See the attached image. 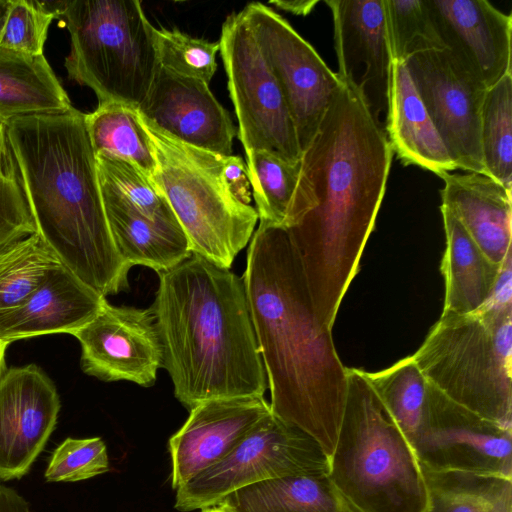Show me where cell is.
I'll list each match as a JSON object with an SVG mask.
<instances>
[{
    "instance_id": "cell-24",
    "label": "cell",
    "mask_w": 512,
    "mask_h": 512,
    "mask_svg": "<svg viewBox=\"0 0 512 512\" xmlns=\"http://www.w3.org/2000/svg\"><path fill=\"white\" fill-rule=\"evenodd\" d=\"M102 199L114 246L129 268L142 265L161 273L192 254L181 226L153 223L105 194Z\"/></svg>"
},
{
    "instance_id": "cell-18",
    "label": "cell",
    "mask_w": 512,
    "mask_h": 512,
    "mask_svg": "<svg viewBox=\"0 0 512 512\" xmlns=\"http://www.w3.org/2000/svg\"><path fill=\"white\" fill-rule=\"evenodd\" d=\"M271 412L264 396L209 400L190 409L168 442L172 488L225 458Z\"/></svg>"
},
{
    "instance_id": "cell-12",
    "label": "cell",
    "mask_w": 512,
    "mask_h": 512,
    "mask_svg": "<svg viewBox=\"0 0 512 512\" xmlns=\"http://www.w3.org/2000/svg\"><path fill=\"white\" fill-rule=\"evenodd\" d=\"M405 65L457 169L487 175L480 137L487 88L446 48L414 54Z\"/></svg>"
},
{
    "instance_id": "cell-34",
    "label": "cell",
    "mask_w": 512,
    "mask_h": 512,
    "mask_svg": "<svg viewBox=\"0 0 512 512\" xmlns=\"http://www.w3.org/2000/svg\"><path fill=\"white\" fill-rule=\"evenodd\" d=\"M392 60L405 63L414 54L443 49L425 0H384Z\"/></svg>"
},
{
    "instance_id": "cell-42",
    "label": "cell",
    "mask_w": 512,
    "mask_h": 512,
    "mask_svg": "<svg viewBox=\"0 0 512 512\" xmlns=\"http://www.w3.org/2000/svg\"><path fill=\"white\" fill-rule=\"evenodd\" d=\"M10 0H0V36L5 23L7 11L9 8Z\"/></svg>"
},
{
    "instance_id": "cell-37",
    "label": "cell",
    "mask_w": 512,
    "mask_h": 512,
    "mask_svg": "<svg viewBox=\"0 0 512 512\" xmlns=\"http://www.w3.org/2000/svg\"><path fill=\"white\" fill-rule=\"evenodd\" d=\"M55 12L48 2L11 1L0 36V47L28 55H42Z\"/></svg>"
},
{
    "instance_id": "cell-2",
    "label": "cell",
    "mask_w": 512,
    "mask_h": 512,
    "mask_svg": "<svg viewBox=\"0 0 512 512\" xmlns=\"http://www.w3.org/2000/svg\"><path fill=\"white\" fill-rule=\"evenodd\" d=\"M271 411L307 433L329 457L348 392L332 329L316 317L299 255L286 228L259 223L243 274Z\"/></svg>"
},
{
    "instance_id": "cell-26",
    "label": "cell",
    "mask_w": 512,
    "mask_h": 512,
    "mask_svg": "<svg viewBox=\"0 0 512 512\" xmlns=\"http://www.w3.org/2000/svg\"><path fill=\"white\" fill-rule=\"evenodd\" d=\"M245 163L261 223L289 229L314 207L301 161L289 163L265 151H251Z\"/></svg>"
},
{
    "instance_id": "cell-23",
    "label": "cell",
    "mask_w": 512,
    "mask_h": 512,
    "mask_svg": "<svg viewBox=\"0 0 512 512\" xmlns=\"http://www.w3.org/2000/svg\"><path fill=\"white\" fill-rule=\"evenodd\" d=\"M440 210L445 232L440 266L445 287L442 315L470 314L490 295L503 263L487 257L458 220L445 208Z\"/></svg>"
},
{
    "instance_id": "cell-15",
    "label": "cell",
    "mask_w": 512,
    "mask_h": 512,
    "mask_svg": "<svg viewBox=\"0 0 512 512\" xmlns=\"http://www.w3.org/2000/svg\"><path fill=\"white\" fill-rule=\"evenodd\" d=\"M60 410L54 383L34 364L0 378V479L28 473L52 434Z\"/></svg>"
},
{
    "instance_id": "cell-31",
    "label": "cell",
    "mask_w": 512,
    "mask_h": 512,
    "mask_svg": "<svg viewBox=\"0 0 512 512\" xmlns=\"http://www.w3.org/2000/svg\"><path fill=\"white\" fill-rule=\"evenodd\" d=\"M101 193L124 204L153 223L181 226L153 179L121 158L96 155Z\"/></svg>"
},
{
    "instance_id": "cell-9",
    "label": "cell",
    "mask_w": 512,
    "mask_h": 512,
    "mask_svg": "<svg viewBox=\"0 0 512 512\" xmlns=\"http://www.w3.org/2000/svg\"><path fill=\"white\" fill-rule=\"evenodd\" d=\"M327 472L328 457L317 441L271 412L225 458L179 487L174 506L204 510L252 484Z\"/></svg>"
},
{
    "instance_id": "cell-5",
    "label": "cell",
    "mask_w": 512,
    "mask_h": 512,
    "mask_svg": "<svg viewBox=\"0 0 512 512\" xmlns=\"http://www.w3.org/2000/svg\"><path fill=\"white\" fill-rule=\"evenodd\" d=\"M144 125L156 159L151 178L171 206L192 253L230 269L259 220L251 205L245 161L192 147Z\"/></svg>"
},
{
    "instance_id": "cell-41",
    "label": "cell",
    "mask_w": 512,
    "mask_h": 512,
    "mask_svg": "<svg viewBox=\"0 0 512 512\" xmlns=\"http://www.w3.org/2000/svg\"><path fill=\"white\" fill-rule=\"evenodd\" d=\"M9 342L0 339V378L4 374V372L7 370L6 363H5V354L6 350L9 346Z\"/></svg>"
},
{
    "instance_id": "cell-33",
    "label": "cell",
    "mask_w": 512,
    "mask_h": 512,
    "mask_svg": "<svg viewBox=\"0 0 512 512\" xmlns=\"http://www.w3.org/2000/svg\"><path fill=\"white\" fill-rule=\"evenodd\" d=\"M480 137L487 175L512 189V72L486 91Z\"/></svg>"
},
{
    "instance_id": "cell-6",
    "label": "cell",
    "mask_w": 512,
    "mask_h": 512,
    "mask_svg": "<svg viewBox=\"0 0 512 512\" xmlns=\"http://www.w3.org/2000/svg\"><path fill=\"white\" fill-rule=\"evenodd\" d=\"M348 392L328 476L360 512H425L428 495L411 444L362 369L347 367Z\"/></svg>"
},
{
    "instance_id": "cell-11",
    "label": "cell",
    "mask_w": 512,
    "mask_h": 512,
    "mask_svg": "<svg viewBox=\"0 0 512 512\" xmlns=\"http://www.w3.org/2000/svg\"><path fill=\"white\" fill-rule=\"evenodd\" d=\"M242 12L281 88L303 153L341 81L316 50L270 6L251 2Z\"/></svg>"
},
{
    "instance_id": "cell-38",
    "label": "cell",
    "mask_w": 512,
    "mask_h": 512,
    "mask_svg": "<svg viewBox=\"0 0 512 512\" xmlns=\"http://www.w3.org/2000/svg\"><path fill=\"white\" fill-rule=\"evenodd\" d=\"M109 468L107 447L100 437L67 438L53 451L44 476L49 482H76Z\"/></svg>"
},
{
    "instance_id": "cell-13",
    "label": "cell",
    "mask_w": 512,
    "mask_h": 512,
    "mask_svg": "<svg viewBox=\"0 0 512 512\" xmlns=\"http://www.w3.org/2000/svg\"><path fill=\"white\" fill-rule=\"evenodd\" d=\"M413 449L422 469L512 478V429L456 404L429 383Z\"/></svg>"
},
{
    "instance_id": "cell-3",
    "label": "cell",
    "mask_w": 512,
    "mask_h": 512,
    "mask_svg": "<svg viewBox=\"0 0 512 512\" xmlns=\"http://www.w3.org/2000/svg\"><path fill=\"white\" fill-rule=\"evenodd\" d=\"M85 115L73 107L4 124L36 233L65 268L107 297L128 288L130 268L110 234Z\"/></svg>"
},
{
    "instance_id": "cell-39",
    "label": "cell",
    "mask_w": 512,
    "mask_h": 512,
    "mask_svg": "<svg viewBox=\"0 0 512 512\" xmlns=\"http://www.w3.org/2000/svg\"><path fill=\"white\" fill-rule=\"evenodd\" d=\"M0 512H33L29 503L14 489L0 485Z\"/></svg>"
},
{
    "instance_id": "cell-28",
    "label": "cell",
    "mask_w": 512,
    "mask_h": 512,
    "mask_svg": "<svg viewBox=\"0 0 512 512\" xmlns=\"http://www.w3.org/2000/svg\"><path fill=\"white\" fill-rule=\"evenodd\" d=\"M422 471L428 495L425 512H512V478L462 471Z\"/></svg>"
},
{
    "instance_id": "cell-7",
    "label": "cell",
    "mask_w": 512,
    "mask_h": 512,
    "mask_svg": "<svg viewBox=\"0 0 512 512\" xmlns=\"http://www.w3.org/2000/svg\"><path fill=\"white\" fill-rule=\"evenodd\" d=\"M411 356L445 397L512 429V307L441 314Z\"/></svg>"
},
{
    "instance_id": "cell-36",
    "label": "cell",
    "mask_w": 512,
    "mask_h": 512,
    "mask_svg": "<svg viewBox=\"0 0 512 512\" xmlns=\"http://www.w3.org/2000/svg\"><path fill=\"white\" fill-rule=\"evenodd\" d=\"M36 233L4 122L0 121V247Z\"/></svg>"
},
{
    "instance_id": "cell-1",
    "label": "cell",
    "mask_w": 512,
    "mask_h": 512,
    "mask_svg": "<svg viewBox=\"0 0 512 512\" xmlns=\"http://www.w3.org/2000/svg\"><path fill=\"white\" fill-rule=\"evenodd\" d=\"M393 150L361 92L341 82L301 166L314 207L287 229L318 322L332 329L374 228Z\"/></svg>"
},
{
    "instance_id": "cell-17",
    "label": "cell",
    "mask_w": 512,
    "mask_h": 512,
    "mask_svg": "<svg viewBox=\"0 0 512 512\" xmlns=\"http://www.w3.org/2000/svg\"><path fill=\"white\" fill-rule=\"evenodd\" d=\"M144 123L192 147L232 155L237 130L209 84L158 67L138 108Z\"/></svg>"
},
{
    "instance_id": "cell-14",
    "label": "cell",
    "mask_w": 512,
    "mask_h": 512,
    "mask_svg": "<svg viewBox=\"0 0 512 512\" xmlns=\"http://www.w3.org/2000/svg\"><path fill=\"white\" fill-rule=\"evenodd\" d=\"M81 346V368L102 381H128L148 388L162 368L163 350L151 309L106 301L72 334Z\"/></svg>"
},
{
    "instance_id": "cell-4",
    "label": "cell",
    "mask_w": 512,
    "mask_h": 512,
    "mask_svg": "<svg viewBox=\"0 0 512 512\" xmlns=\"http://www.w3.org/2000/svg\"><path fill=\"white\" fill-rule=\"evenodd\" d=\"M159 274L150 307L174 395L187 409L268 388L242 277L192 253Z\"/></svg>"
},
{
    "instance_id": "cell-19",
    "label": "cell",
    "mask_w": 512,
    "mask_h": 512,
    "mask_svg": "<svg viewBox=\"0 0 512 512\" xmlns=\"http://www.w3.org/2000/svg\"><path fill=\"white\" fill-rule=\"evenodd\" d=\"M425 3L444 47L487 89L512 72L510 14L486 0Z\"/></svg>"
},
{
    "instance_id": "cell-30",
    "label": "cell",
    "mask_w": 512,
    "mask_h": 512,
    "mask_svg": "<svg viewBox=\"0 0 512 512\" xmlns=\"http://www.w3.org/2000/svg\"><path fill=\"white\" fill-rule=\"evenodd\" d=\"M387 414L413 447L422 426L428 382L412 356L376 372L362 369Z\"/></svg>"
},
{
    "instance_id": "cell-29",
    "label": "cell",
    "mask_w": 512,
    "mask_h": 512,
    "mask_svg": "<svg viewBox=\"0 0 512 512\" xmlns=\"http://www.w3.org/2000/svg\"><path fill=\"white\" fill-rule=\"evenodd\" d=\"M85 122L95 155L121 158L150 177L154 175V148L138 108L116 102L99 103L85 115Z\"/></svg>"
},
{
    "instance_id": "cell-20",
    "label": "cell",
    "mask_w": 512,
    "mask_h": 512,
    "mask_svg": "<svg viewBox=\"0 0 512 512\" xmlns=\"http://www.w3.org/2000/svg\"><path fill=\"white\" fill-rule=\"evenodd\" d=\"M106 297L63 265L19 306L0 313V339L9 343L47 334H70L101 310Z\"/></svg>"
},
{
    "instance_id": "cell-16",
    "label": "cell",
    "mask_w": 512,
    "mask_h": 512,
    "mask_svg": "<svg viewBox=\"0 0 512 512\" xmlns=\"http://www.w3.org/2000/svg\"><path fill=\"white\" fill-rule=\"evenodd\" d=\"M341 82L357 88L381 122L386 117L392 56L384 0H327ZM385 123V120H384ZM384 126V125H383Z\"/></svg>"
},
{
    "instance_id": "cell-35",
    "label": "cell",
    "mask_w": 512,
    "mask_h": 512,
    "mask_svg": "<svg viewBox=\"0 0 512 512\" xmlns=\"http://www.w3.org/2000/svg\"><path fill=\"white\" fill-rule=\"evenodd\" d=\"M159 66L176 75L210 84L216 70L220 42L193 37L177 28H155Z\"/></svg>"
},
{
    "instance_id": "cell-8",
    "label": "cell",
    "mask_w": 512,
    "mask_h": 512,
    "mask_svg": "<svg viewBox=\"0 0 512 512\" xmlns=\"http://www.w3.org/2000/svg\"><path fill=\"white\" fill-rule=\"evenodd\" d=\"M70 36L68 77L88 86L99 103L136 108L145 100L159 67L154 30L140 1L49 2Z\"/></svg>"
},
{
    "instance_id": "cell-32",
    "label": "cell",
    "mask_w": 512,
    "mask_h": 512,
    "mask_svg": "<svg viewBox=\"0 0 512 512\" xmlns=\"http://www.w3.org/2000/svg\"><path fill=\"white\" fill-rule=\"evenodd\" d=\"M60 265L37 233L0 247V313L23 303Z\"/></svg>"
},
{
    "instance_id": "cell-43",
    "label": "cell",
    "mask_w": 512,
    "mask_h": 512,
    "mask_svg": "<svg viewBox=\"0 0 512 512\" xmlns=\"http://www.w3.org/2000/svg\"><path fill=\"white\" fill-rule=\"evenodd\" d=\"M201 512H230V511L228 509H226L225 507H223L221 505H218V506H215V507H211V508H207V509L201 510Z\"/></svg>"
},
{
    "instance_id": "cell-22",
    "label": "cell",
    "mask_w": 512,
    "mask_h": 512,
    "mask_svg": "<svg viewBox=\"0 0 512 512\" xmlns=\"http://www.w3.org/2000/svg\"><path fill=\"white\" fill-rule=\"evenodd\" d=\"M385 132L404 165H417L436 175L457 169L437 132L405 63L392 60Z\"/></svg>"
},
{
    "instance_id": "cell-27",
    "label": "cell",
    "mask_w": 512,
    "mask_h": 512,
    "mask_svg": "<svg viewBox=\"0 0 512 512\" xmlns=\"http://www.w3.org/2000/svg\"><path fill=\"white\" fill-rule=\"evenodd\" d=\"M219 505L230 512H360L327 473L262 481L231 493Z\"/></svg>"
},
{
    "instance_id": "cell-21",
    "label": "cell",
    "mask_w": 512,
    "mask_h": 512,
    "mask_svg": "<svg viewBox=\"0 0 512 512\" xmlns=\"http://www.w3.org/2000/svg\"><path fill=\"white\" fill-rule=\"evenodd\" d=\"M439 177L444 182L441 207L458 220L487 257L502 264L512 251V189L475 172H445Z\"/></svg>"
},
{
    "instance_id": "cell-40",
    "label": "cell",
    "mask_w": 512,
    "mask_h": 512,
    "mask_svg": "<svg viewBox=\"0 0 512 512\" xmlns=\"http://www.w3.org/2000/svg\"><path fill=\"white\" fill-rule=\"evenodd\" d=\"M318 4L317 0H273L268 3L275 8L299 16H307Z\"/></svg>"
},
{
    "instance_id": "cell-10",
    "label": "cell",
    "mask_w": 512,
    "mask_h": 512,
    "mask_svg": "<svg viewBox=\"0 0 512 512\" xmlns=\"http://www.w3.org/2000/svg\"><path fill=\"white\" fill-rule=\"evenodd\" d=\"M219 42L245 154L265 151L289 163L300 162L288 105L242 10L227 16Z\"/></svg>"
},
{
    "instance_id": "cell-25",
    "label": "cell",
    "mask_w": 512,
    "mask_h": 512,
    "mask_svg": "<svg viewBox=\"0 0 512 512\" xmlns=\"http://www.w3.org/2000/svg\"><path fill=\"white\" fill-rule=\"evenodd\" d=\"M73 108L44 55L0 47V121L66 113Z\"/></svg>"
}]
</instances>
